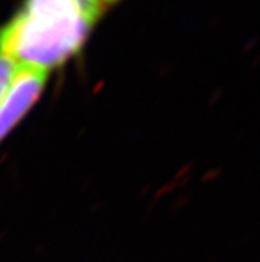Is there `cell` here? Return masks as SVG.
<instances>
[{
  "mask_svg": "<svg viewBox=\"0 0 260 262\" xmlns=\"http://www.w3.org/2000/svg\"><path fill=\"white\" fill-rule=\"evenodd\" d=\"M105 10L101 0H24L0 27V53L48 73L81 50Z\"/></svg>",
  "mask_w": 260,
  "mask_h": 262,
  "instance_id": "cell-1",
  "label": "cell"
},
{
  "mask_svg": "<svg viewBox=\"0 0 260 262\" xmlns=\"http://www.w3.org/2000/svg\"><path fill=\"white\" fill-rule=\"evenodd\" d=\"M46 76L44 71L20 68L0 104V143L36 103L45 86Z\"/></svg>",
  "mask_w": 260,
  "mask_h": 262,
  "instance_id": "cell-2",
  "label": "cell"
},
{
  "mask_svg": "<svg viewBox=\"0 0 260 262\" xmlns=\"http://www.w3.org/2000/svg\"><path fill=\"white\" fill-rule=\"evenodd\" d=\"M19 70L20 67L13 60L0 53V104L15 81Z\"/></svg>",
  "mask_w": 260,
  "mask_h": 262,
  "instance_id": "cell-3",
  "label": "cell"
},
{
  "mask_svg": "<svg viewBox=\"0 0 260 262\" xmlns=\"http://www.w3.org/2000/svg\"><path fill=\"white\" fill-rule=\"evenodd\" d=\"M115 2H119V0H101V3L104 4V7H105V8H108L109 6H112V4H114Z\"/></svg>",
  "mask_w": 260,
  "mask_h": 262,
  "instance_id": "cell-4",
  "label": "cell"
}]
</instances>
